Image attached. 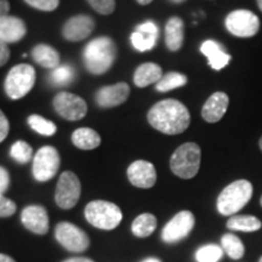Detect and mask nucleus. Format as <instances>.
Returning a JSON list of instances; mask_svg holds the SVG:
<instances>
[{"mask_svg": "<svg viewBox=\"0 0 262 262\" xmlns=\"http://www.w3.org/2000/svg\"><path fill=\"white\" fill-rule=\"evenodd\" d=\"M35 70L31 64L21 63L10 70L5 79V91L12 100L25 97L35 84Z\"/></svg>", "mask_w": 262, "mask_h": 262, "instance_id": "nucleus-6", "label": "nucleus"}, {"mask_svg": "<svg viewBox=\"0 0 262 262\" xmlns=\"http://www.w3.org/2000/svg\"><path fill=\"white\" fill-rule=\"evenodd\" d=\"M63 262H94V261L90 260V258H88V257H72Z\"/></svg>", "mask_w": 262, "mask_h": 262, "instance_id": "nucleus-40", "label": "nucleus"}, {"mask_svg": "<svg viewBox=\"0 0 262 262\" xmlns=\"http://www.w3.org/2000/svg\"><path fill=\"white\" fill-rule=\"evenodd\" d=\"M27 123L35 133L44 136H52L57 130L55 123H52L51 120L45 119V118H42L41 116H38V114H32V116H29Z\"/></svg>", "mask_w": 262, "mask_h": 262, "instance_id": "nucleus-29", "label": "nucleus"}, {"mask_svg": "<svg viewBox=\"0 0 262 262\" xmlns=\"http://www.w3.org/2000/svg\"><path fill=\"white\" fill-rule=\"evenodd\" d=\"M85 217L94 227L111 231L119 226L123 220V212L114 203L107 201H93L85 208Z\"/></svg>", "mask_w": 262, "mask_h": 262, "instance_id": "nucleus-5", "label": "nucleus"}, {"mask_svg": "<svg viewBox=\"0 0 262 262\" xmlns=\"http://www.w3.org/2000/svg\"><path fill=\"white\" fill-rule=\"evenodd\" d=\"M94 29L95 21L89 15H77L63 25L62 34L70 41H80L89 37Z\"/></svg>", "mask_w": 262, "mask_h": 262, "instance_id": "nucleus-14", "label": "nucleus"}, {"mask_svg": "<svg viewBox=\"0 0 262 262\" xmlns=\"http://www.w3.org/2000/svg\"><path fill=\"white\" fill-rule=\"evenodd\" d=\"M185 40V24L178 16L169 18L165 25V44L170 51H179Z\"/></svg>", "mask_w": 262, "mask_h": 262, "instance_id": "nucleus-22", "label": "nucleus"}, {"mask_svg": "<svg viewBox=\"0 0 262 262\" xmlns=\"http://www.w3.org/2000/svg\"><path fill=\"white\" fill-rule=\"evenodd\" d=\"M32 56L33 60L39 66L45 68H52V70L58 67L61 61L58 51L48 44H39L35 48H33Z\"/></svg>", "mask_w": 262, "mask_h": 262, "instance_id": "nucleus-23", "label": "nucleus"}, {"mask_svg": "<svg viewBox=\"0 0 262 262\" xmlns=\"http://www.w3.org/2000/svg\"><path fill=\"white\" fill-rule=\"evenodd\" d=\"M142 262H162V261L158 260V258H156V257H149V258H146V260H143Z\"/></svg>", "mask_w": 262, "mask_h": 262, "instance_id": "nucleus-43", "label": "nucleus"}, {"mask_svg": "<svg viewBox=\"0 0 262 262\" xmlns=\"http://www.w3.org/2000/svg\"><path fill=\"white\" fill-rule=\"evenodd\" d=\"M147 119L150 126L165 135H179L188 129L191 114L182 102L168 98L157 102L149 110Z\"/></svg>", "mask_w": 262, "mask_h": 262, "instance_id": "nucleus-1", "label": "nucleus"}, {"mask_svg": "<svg viewBox=\"0 0 262 262\" xmlns=\"http://www.w3.org/2000/svg\"><path fill=\"white\" fill-rule=\"evenodd\" d=\"M195 219L191 211L183 210L176 214L168 224L164 226L162 238L165 243H176L185 239L194 227Z\"/></svg>", "mask_w": 262, "mask_h": 262, "instance_id": "nucleus-12", "label": "nucleus"}, {"mask_svg": "<svg viewBox=\"0 0 262 262\" xmlns=\"http://www.w3.org/2000/svg\"><path fill=\"white\" fill-rule=\"evenodd\" d=\"M60 164V155L55 147H41L33 158V176L38 182H47L56 175Z\"/></svg>", "mask_w": 262, "mask_h": 262, "instance_id": "nucleus-8", "label": "nucleus"}, {"mask_svg": "<svg viewBox=\"0 0 262 262\" xmlns=\"http://www.w3.org/2000/svg\"><path fill=\"white\" fill-rule=\"evenodd\" d=\"M117 57L116 42L108 37L94 39L83 51V60L91 74H103L111 70Z\"/></svg>", "mask_w": 262, "mask_h": 262, "instance_id": "nucleus-2", "label": "nucleus"}, {"mask_svg": "<svg viewBox=\"0 0 262 262\" xmlns=\"http://www.w3.org/2000/svg\"><path fill=\"white\" fill-rule=\"evenodd\" d=\"M54 108L62 118L70 122H77L83 119L88 113V104L78 95L58 93L54 98Z\"/></svg>", "mask_w": 262, "mask_h": 262, "instance_id": "nucleus-11", "label": "nucleus"}, {"mask_svg": "<svg viewBox=\"0 0 262 262\" xmlns=\"http://www.w3.org/2000/svg\"><path fill=\"white\" fill-rule=\"evenodd\" d=\"M262 227V222L251 215H233L227 221V228L239 232H256Z\"/></svg>", "mask_w": 262, "mask_h": 262, "instance_id": "nucleus-25", "label": "nucleus"}, {"mask_svg": "<svg viewBox=\"0 0 262 262\" xmlns=\"http://www.w3.org/2000/svg\"><path fill=\"white\" fill-rule=\"evenodd\" d=\"M16 212V204L11 199L0 194V217H9Z\"/></svg>", "mask_w": 262, "mask_h": 262, "instance_id": "nucleus-35", "label": "nucleus"}, {"mask_svg": "<svg viewBox=\"0 0 262 262\" xmlns=\"http://www.w3.org/2000/svg\"><path fill=\"white\" fill-rule=\"evenodd\" d=\"M9 130H10V124L8 118L3 111L0 110V143L3 142L6 139V136L9 135Z\"/></svg>", "mask_w": 262, "mask_h": 262, "instance_id": "nucleus-36", "label": "nucleus"}, {"mask_svg": "<svg viewBox=\"0 0 262 262\" xmlns=\"http://www.w3.org/2000/svg\"><path fill=\"white\" fill-rule=\"evenodd\" d=\"M50 79L55 85H68L72 80L74 79V70L71 66H58L51 72Z\"/></svg>", "mask_w": 262, "mask_h": 262, "instance_id": "nucleus-31", "label": "nucleus"}, {"mask_svg": "<svg viewBox=\"0 0 262 262\" xmlns=\"http://www.w3.org/2000/svg\"><path fill=\"white\" fill-rule=\"evenodd\" d=\"M170 2L173 3V4H181V3L186 2V0H170Z\"/></svg>", "mask_w": 262, "mask_h": 262, "instance_id": "nucleus-44", "label": "nucleus"}, {"mask_svg": "<svg viewBox=\"0 0 262 262\" xmlns=\"http://www.w3.org/2000/svg\"><path fill=\"white\" fill-rule=\"evenodd\" d=\"M156 228L157 217L155 215L149 214V212H145V214L137 216L135 220H134L133 225H131V231L139 238L149 237L156 231Z\"/></svg>", "mask_w": 262, "mask_h": 262, "instance_id": "nucleus-26", "label": "nucleus"}, {"mask_svg": "<svg viewBox=\"0 0 262 262\" xmlns=\"http://www.w3.org/2000/svg\"><path fill=\"white\" fill-rule=\"evenodd\" d=\"M10 185L9 171L3 166H0V194L8 191Z\"/></svg>", "mask_w": 262, "mask_h": 262, "instance_id": "nucleus-37", "label": "nucleus"}, {"mask_svg": "<svg viewBox=\"0 0 262 262\" xmlns=\"http://www.w3.org/2000/svg\"><path fill=\"white\" fill-rule=\"evenodd\" d=\"M222 256H224V250L216 244L203 245L195 253V260L198 262H219Z\"/></svg>", "mask_w": 262, "mask_h": 262, "instance_id": "nucleus-30", "label": "nucleus"}, {"mask_svg": "<svg viewBox=\"0 0 262 262\" xmlns=\"http://www.w3.org/2000/svg\"><path fill=\"white\" fill-rule=\"evenodd\" d=\"M55 237L62 247L73 253L85 251L90 245L88 234L71 222H60L55 228Z\"/></svg>", "mask_w": 262, "mask_h": 262, "instance_id": "nucleus-10", "label": "nucleus"}, {"mask_svg": "<svg viewBox=\"0 0 262 262\" xmlns=\"http://www.w3.org/2000/svg\"><path fill=\"white\" fill-rule=\"evenodd\" d=\"M130 95L129 85L124 81L101 88L96 93V103L101 108H112L125 102Z\"/></svg>", "mask_w": 262, "mask_h": 262, "instance_id": "nucleus-15", "label": "nucleus"}, {"mask_svg": "<svg viewBox=\"0 0 262 262\" xmlns=\"http://www.w3.org/2000/svg\"><path fill=\"white\" fill-rule=\"evenodd\" d=\"M201 160V147L194 142L183 143L172 153L170 158V169L178 178L189 180L198 173Z\"/></svg>", "mask_w": 262, "mask_h": 262, "instance_id": "nucleus-4", "label": "nucleus"}, {"mask_svg": "<svg viewBox=\"0 0 262 262\" xmlns=\"http://www.w3.org/2000/svg\"><path fill=\"white\" fill-rule=\"evenodd\" d=\"M258 262H262V256H261V258H260V261H258Z\"/></svg>", "mask_w": 262, "mask_h": 262, "instance_id": "nucleus-48", "label": "nucleus"}, {"mask_svg": "<svg viewBox=\"0 0 262 262\" xmlns=\"http://www.w3.org/2000/svg\"><path fill=\"white\" fill-rule=\"evenodd\" d=\"M9 11H10L9 0H0V17L8 16Z\"/></svg>", "mask_w": 262, "mask_h": 262, "instance_id": "nucleus-39", "label": "nucleus"}, {"mask_svg": "<svg viewBox=\"0 0 262 262\" xmlns=\"http://www.w3.org/2000/svg\"><path fill=\"white\" fill-rule=\"evenodd\" d=\"M225 26L232 35L238 38H251L260 31V19L249 10H234L225 19Z\"/></svg>", "mask_w": 262, "mask_h": 262, "instance_id": "nucleus-7", "label": "nucleus"}, {"mask_svg": "<svg viewBox=\"0 0 262 262\" xmlns=\"http://www.w3.org/2000/svg\"><path fill=\"white\" fill-rule=\"evenodd\" d=\"M0 262H16L14 258L8 256L5 254H0Z\"/></svg>", "mask_w": 262, "mask_h": 262, "instance_id": "nucleus-41", "label": "nucleus"}, {"mask_svg": "<svg viewBox=\"0 0 262 262\" xmlns=\"http://www.w3.org/2000/svg\"><path fill=\"white\" fill-rule=\"evenodd\" d=\"M10 155H11V157L16 160V162L26 164L32 159L33 149L26 141H17V142H15L14 145H12L11 150H10Z\"/></svg>", "mask_w": 262, "mask_h": 262, "instance_id": "nucleus-32", "label": "nucleus"}, {"mask_svg": "<svg viewBox=\"0 0 262 262\" xmlns=\"http://www.w3.org/2000/svg\"><path fill=\"white\" fill-rule=\"evenodd\" d=\"M136 2L139 3L140 5H148L153 2V0H136Z\"/></svg>", "mask_w": 262, "mask_h": 262, "instance_id": "nucleus-42", "label": "nucleus"}, {"mask_svg": "<svg viewBox=\"0 0 262 262\" xmlns=\"http://www.w3.org/2000/svg\"><path fill=\"white\" fill-rule=\"evenodd\" d=\"M187 84V77L179 72H169L164 74L158 83L156 84V90L159 93H168L178 88H182Z\"/></svg>", "mask_w": 262, "mask_h": 262, "instance_id": "nucleus-28", "label": "nucleus"}, {"mask_svg": "<svg viewBox=\"0 0 262 262\" xmlns=\"http://www.w3.org/2000/svg\"><path fill=\"white\" fill-rule=\"evenodd\" d=\"M201 51L208 58L209 66L215 71L224 70L231 61V55L227 54L221 44L215 40H205L202 44Z\"/></svg>", "mask_w": 262, "mask_h": 262, "instance_id": "nucleus-20", "label": "nucleus"}, {"mask_svg": "<svg viewBox=\"0 0 262 262\" xmlns=\"http://www.w3.org/2000/svg\"><path fill=\"white\" fill-rule=\"evenodd\" d=\"M81 185L78 176L72 171H64L58 179L55 201L61 209L70 210L77 205L80 198Z\"/></svg>", "mask_w": 262, "mask_h": 262, "instance_id": "nucleus-9", "label": "nucleus"}, {"mask_svg": "<svg viewBox=\"0 0 262 262\" xmlns=\"http://www.w3.org/2000/svg\"><path fill=\"white\" fill-rule=\"evenodd\" d=\"M258 147H260V149H261V152H262V136H261V139L258 140Z\"/></svg>", "mask_w": 262, "mask_h": 262, "instance_id": "nucleus-46", "label": "nucleus"}, {"mask_svg": "<svg viewBox=\"0 0 262 262\" xmlns=\"http://www.w3.org/2000/svg\"><path fill=\"white\" fill-rule=\"evenodd\" d=\"M26 33L27 27L24 19L9 15L0 17V42L6 45L17 42L25 38Z\"/></svg>", "mask_w": 262, "mask_h": 262, "instance_id": "nucleus-19", "label": "nucleus"}, {"mask_svg": "<svg viewBox=\"0 0 262 262\" xmlns=\"http://www.w3.org/2000/svg\"><path fill=\"white\" fill-rule=\"evenodd\" d=\"M229 104V98L227 94L217 91L214 93L206 100L204 106L202 108V117L206 123H217L224 118L227 112Z\"/></svg>", "mask_w": 262, "mask_h": 262, "instance_id": "nucleus-18", "label": "nucleus"}, {"mask_svg": "<svg viewBox=\"0 0 262 262\" xmlns=\"http://www.w3.org/2000/svg\"><path fill=\"white\" fill-rule=\"evenodd\" d=\"M72 142L79 149L91 150L101 145V136L90 127H79L72 134Z\"/></svg>", "mask_w": 262, "mask_h": 262, "instance_id": "nucleus-24", "label": "nucleus"}, {"mask_svg": "<svg viewBox=\"0 0 262 262\" xmlns=\"http://www.w3.org/2000/svg\"><path fill=\"white\" fill-rule=\"evenodd\" d=\"M221 247L224 253L228 255L233 260H239L244 256L245 248L243 242L235 234L226 233L221 238Z\"/></svg>", "mask_w": 262, "mask_h": 262, "instance_id": "nucleus-27", "label": "nucleus"}, {"mask_svg": "<svg viewBox=\"0 0 262 262\" xmlns=\"http://www.w3.org/2000/svg\"><path fill=\"white\" fill-rule=\"evenodd\" d=\"M32 8L40 10V11H54L60 5V0H25Z\"/></svg>", "mask_w": 262, "mask_h": 262, "instance_id": "nucleus-34", "label": "nucleus"}, {"mask_svg": "<svg viewBox=\"0 0 262 262\" xmlns=\"http://www.w3.org/2000/svg\"><path fill=\"white\" fill-rule=\"evenodd\" d=\"M260 204H261V206H262V195H261V199H260Z\"/></svg>", "mask_w": 262, "mask_h": 262, "instance_id": "nucleus-47", "label": "nucleus"}, {"mask_svg": "<svg viewBox=\"0 0 262 262\" xmlns=\"http://www.w3.org/2000/svg\"><path fill=\"white\" fill-rule=\"evenodd\" d=\"M257 6H258V9H260L261 12H262V0H257Z\"/></svg>", "mask_w": 262, "mask_h": 262, "instance_id": "nucleus-45", "label": "nucleus"}, {"mask_svg": "<svg viewBox=\"0 0 262 262\" xmlns=\"http://www.w3.org/2000/svg\"><path fill=\"white\" fill-rule=\"evenodd\" d=\"M10 58V49L6 44L0 42V67L6 64Z\"/></svg>", "mask_w": 262, "mask_h": 262, "instance_id": "nucleus-38", "label": "nucleus"}, {"mask_svg": "<svg viewBox=\"0 0 262 262\" xmlns=\"http://www.w3.org/2000/svg\"><path fill=\"white\" fill-rule=\"evenodd\" d=\"M253 185L248 180H237L222 189L217 198V210L224 216H233L244 208L253 196Z\"/></svg>", "mask_w": 262, "mask_h": 262, "instance_id": "nucleus-3", "label": "nucleus"}, {"mask_svg": "<svg viewBox=\"0 0 262 262\" xmlns=\"http://www.w3.org/2000/svg\"><path fill=\"white\" fill-rule=\"evenodd\" d=\"M22 224L35 234H47L49 231L48 211L41 205H28L22 210Z\"/></svg>", "mask_w": 262, "mask_h": 262, "instance_id": "nucleus-16", "label": "nucleus"}, {"mask_svg": "<svg viewBox=\"0 0 262 262\" xmlns=\"http://www.w3.org/2000/svg\"><path fill=\"white\" fill-rule=\"evenodd\" d=\"M159 37V29L152 21L137 26L136 31L131 34V42L137 51L145 52L152 50L156 47Z\"/></svg>", "mask_w": 262, "mask_h": 262, "instance_id": "nucleus-17", "label": "nucleus"}, {"mask_svg": "<svg viewBox=\"0 0 262 262\" xmlns=\"http://www.w3.org/2000/svg\"><path fill=\"white\" fill-rule=\"evenodd\" d=\"M127 179L130 183L139 188H152L157 182L155 165L147 160H136L127 168Z\"/></svg>", "mask_w": 262, "mask_h": 262, "instance_id": "nucleus-13", "label": "nucleus"}, {"mask_svg": "<svg viewBox=\"0 0 262 262\" xmlns=\"http://www.w3.org/2000/svg\"><path fill=\"white\" fill-rule=\"evenodd\" d=\"M88 3L101 15H111L116 10V0H88Z\"/></svg>", "mask_w": 262, "mask_h": 262, "instance_id": "nucleus-33", "label": "nucleus"}, {"mask_svg": "<svg viewBox=\"0 0 262 262\" xmlns=\"http://www.w3.org/2000/svg\"><path fill=\"white\" fill-rule=\"evenodd\" d=\"M163 70L159 64L153 62H146L140 64L134 73V84L137 88H146L152 84H157L162 79Z\"/></svg>", "mask_w": 262, "mask_h": 262, "instance_id": "nucleus-21", "label": "nucleus"}]
</instances>
